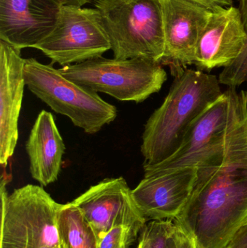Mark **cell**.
I'll use <instances>...</instances> for the list:
<instances>
[{
    "instance_id": "1",
    "label": "cell",
    "mask_w": 247,
    "mask_h": 248,
    "mask_svg": "<svg viewBox=\"0 0 247 248\" xmlns=\"http://www.w3.org/2000/svg\"><path fill=\"white\" fill-rule=\"evenodd\" d=\"M223 148L197 165L188 202L174 220L197 248H224L247 220V96L233 95Z\"/></svg>"
},
{
    "instance_id": "23",
    "label": "cell",
    "mask_w": 247,
    "mask_h": 248,
    "mask_svg": "<svg viewBox=\"0 0 247 248\" xmlns=\"http://www.w3.org/2000/svg\"><path fill=\"white\" fill-rule=\"evenodd\" d=\"M66 5H73L77 7H82L87 3L89 2L90 0H65Z\"/></svg>"
},
{
    "instance_id": "20",
    "label": "cell",
    "mask_w": 247,
    "mask_h": 248,
    "mask_svg": "<svg viewBox=\"0 0 247 248\" xmlns=\"http://www.w3.org/2000/svg\"><path fill=\"white\" fill-rule=\"evenodd\" d=\"M224 248H247V220Z\"/></svg>"
},
{
    "instance_id": "19",
    "label": "cell",
    "mask_w": 247,
    "mask_h": 248,
    "mask_svg": "<svg viewBox=\"0 0 247 248\" xmlns=\"http://www.w3.org/2000/svg\"><path fill=\"white\" fill-rule=\"evenodd\" d=\"M146 224H123L113 227L100 240L98 248H131Z\"/></svg>"
},
{
    "instance_id": "6",
    "label": "cell",
    "mask_w": 247,
    "mask_h": 248,
    "mask_svg": "<svg viewBox=\"0 0 247 248\" xmlns=\"http://www.w3.org/2000/svg\"><path fill=\"white\" fill-rule=\"evenodd\" d=\"M68 79L96 93L139 103L158 93L167 80L162 65L143 58H100L59 68Z\"/></svg>"
},
{
    "instance_id": "18",
    "label": "cell",
    "mask_w": 247,
    "mask_h": 248,
    "mask_svg": "<svg viewBox=\"0 0 247 248\" xmlns=\"http://www.w3.org/2000/svg\"><path fill=\"white\" fill-rule=\"evenodd\" d=\"M239 9L247 34V0H239ZM218 81L220 84L235 88L247 82V40L241 55L223 68L219 75Z\"/></svg>"
},
{
    "instance_id": "22",
    "label": "cell",
    "mask_w": 247,
    "mask_h": 248,
    "mask_svg": "<svg viewBox=\"0 0 247 248\" xmlns=\"http://www.w3.org/2000/svg\"><path fill=\"white\" fill-rule=\"evenodd\" d=\"M184 231V230H183ZM178 248H197L195 243L193 241L192 239L187 235L185 232H183L181 236V241H180L179 246Z\"/></svg>"
},
{
    "instance_id": "15",
    "label": "cell",
    "mask_w": 247,
    "mask_h": 248,
    "mask_svg": "<svg viewBox=\"0 0 247 248\" xmlns=\"http://www.w3.org/2000/svg\"><path fill=\"white\" fill-rule=\"evenodd\" d=\"M32 178L46 186L58 180L65 145L52 113L42 110L26 144Z\"/></svg>"
},
{
    "instance_id": "3",
    "label": "cell",
    "mask_w": 247,
    "mask_h": 248,
    "mask_svg": "<svg viewBox=\"0 0 247 248\" xmlns=\"http://www.w3.org/2000/svg\"><path fill=\"white\" fill-rule=\"evenodd\" d=\"M114 58L161 63L165 52L162 0H97Z\"/></svg>"
},
{
    "instance_id": "16",
    "label": "cell",
    "mask_w": 247,
    "mask_h": 248,
    "mask_svg": "<svg viewBox=\"0 0 247 248\" xmlns=\"http://www.w3.org/2000/svg\"><path fill=\"white\" fill-rule=\"evenodd\" d=\"M57 227L62 248H98L95 232L73 202L62 204Z\"/></svg>"
},
{
    "instance_id": "14",
    "label": "cell",
    "mask_w": 247,
    "mask_h": 248,
    "mask_svg": "<svg viewBox=\"0 0 247 248\" xmlns=\"http://www.w3.org/2000/svg\"><path fill=\"white\" fill-rule=\"evenodd\" d=\"M25 61L20 49L0 40V163L6 168L18 140Z\"/></svg>"
},
{
    "instance_id": "7",
    "label": "cell",
    "mask_w": 247,
    "mask_h": 248,
    "mask_svg": "<svg viewBox=\"0 0 247 248\" xmlns=\"http://www.w3.org/2000/svg\"><path fill=\"white\" fill-rule=\"evenodd\" d=\"M34 48L64 67L102 57L111 45L97 9L65 4L55 29Z\"/></svg>"
},
{
    "instance_id": "12",
    "label": "cell",
    "mask_w": 247,
    "mask_h": 248,
    "mask_svg": "<svg viewBox=\"0 0 247 248\" xmlns=\"http://www.w3.org/2000/svg\"><path fill=\"white\" fill-rule=\"evenodd\" d=\"M196 174L195 167L145 176L132 189L133 201L144 218L147 221L175 220L189 200Z\"/></svg>"
},
{
    "instance_id": "8",
    "label": "cell",
    "mask_w": 247,
    "mask_h": 248,
    "mask_svg": "<svg viewBox=\"0 0 247 248\" xmlns=\"http://www.w3.org/2000/svg\"><path fill=\"white\" fill-rule=\"evenodd\" d=\"M229 90L191 124L179 148L159 164L144 167L145 176L195 168L204 159L223 148L232 121Z\"/></svg>"
},
{
    "instance_id": "5",
    "label": "cell",
    "mask_w": 247,
    "mask_h": 248,
    "mask_svg": "<svg viewBox=\"0 0 247 248\" xmlns=\"http://www.w3.org/2000/svg\"><path fill=\"white\" fill-rule=\"evenodd\" d=\"M24 77L33 94L87 134L99 132L117 117L116 106L104 101L96 92L68 79L52 65L41 63L34 58L26 59Z\"/></svg>"
},
{
    "instance_id": "21",
    "label": "cell",
    "mask_w": 247,
    "mask_h": 248,
    "mask_svg": "<svg viewBox=\"0 0 247 248\" xmlns=\"http://www.w3.org/2000/svg\"><path fill=\"white\" fill-rule=\"evenodd\" d=\"M193 1L204 4V6L213 10L232 6V0H193Z\"/></svg>"
},
{
    "instance_id": "24",
    "label": "cell",
    "mask_w": 247,
    "mask_h": 248,
    "mask_svg": "<svg viewBox=\"0 0 247 248\" xmlns=\"http://www.w3.org/2000/svg\"><path fill=\"white\" fill-rule=\"evenodd\" d=\"M42 248H53V247H44Z\"/></svg>"
},
{
    "instance_id": "2",
    "label": "cell",
    "mask_w": 247,
    "mask_h": 248,
    "mask_svg": "<svg viewBox=\"0 0 247 248\" xmlns=\"http://www.w3.org/2000/svg\"><path fill=\"white\" fill-rule=\"evenodd\" d=\"M223 93L216 76L187 68L175 77L163 103L145 124L141 146L143 167L173 155L191 124Z\"/></svg>"
},
{
    "instance_id": "4",
    "label": "cell",
    "mask_w": 247,
    "mask_h": 248,
    "mask_svg": "<svg viewBox=\"0 0 247 248\" xmlns=\"http://www.w3.org/2000/svg\"><path fill=\"white\" fill-rule=\"evenodd\" d=\"M11 175L1 177L0 248H62L57 227L62 204L38 185H27L8 195Z\"/></svg>"
},
{
    "instance_id": "13",
    "label": "cell",
    "mask_w": 247,
    "mask_h": 248,
    "mask_svg": "<svg viewBox=\"0 0 247 248\" xmlns=\"http://www.w3.org/2000/svg\"><path fill=\"white\" fill-rule=\"evenodd\" d=\"M247 40L239 7L213 10L200 34L194 65L202 71L225 68L241 55Z\"/></svg>"
},
{
    "instance_id": "17",
    "label": "cell",
    "mask_w": 247,
    "mask_h": 248,
    "mask_svg": "<svg viewBox=\"0 0 247 248\" xmlns=\"http://www.w3.org/2000/svg\"><path fill=\"white\" fill-rule=\"evenodd\" d=\"M183 232L174 220L147 221L139 234L137 248H178Z\"/></svg>"
},
{
    "instance_id": "11",
    "label": "cell",
    "mask_w": 247,
    "mask_h": 248,
    "mask_svg": "<svg viewBox=\"0 0 247 248\" xmlns=\"http://www.w3.org/2000/svg\"><path fill=\"white\" fill-rule=\"evenodd\" d=\"M65 0H0V40L34 48L55 29Z\"/></svg>"
},
{
    "instance_id": "9",
    "label": "cell",
    "mask_w": 247,
    "mask_h": 248,
    "mask_svg": "<svg viewBox=\"0 0 247 248\" xmlns=\"http://www.w3.org/2000/svg\"><path fill=\"white\" fill-rule=\"evenodd\" d=\"M165 52L162 65L174 77L194 65L200 34L213 10L193 0H162Z\"/></svg>"
},
{
    "instance_id": "10",
    "label": "cell",
    "mask_w": 247,
    "mask_h": 248,
    "mask_svg": "<svg viewBox=\"0 0 247 248\" xmlns=\"http://www.w3.org/2000/svg\"><path fill=\"white\" fill-rule=\"evenodd\" d=\"M72 202L92 227L99 242L113 227L147 222L133 201L132 189L121 176L101 181Z\"/></svg>"
}]
</instances>
